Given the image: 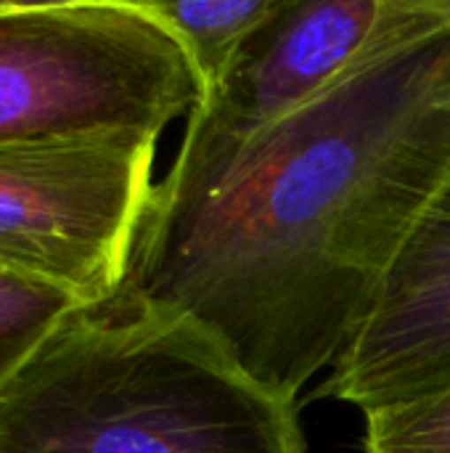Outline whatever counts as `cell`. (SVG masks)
Wrapping results in <instances>:
<instances>
[{
	"label": "cell",
	"mask_w": 450,
	"mask_h": 453,
	"mask_svg": "<svg viewBox=\"0 0 450 453\" xmlns=\"http://www.w3.org/2000/svg\"><path fill=\"white\" fill-rule=\"evenodd\" d=\"M450 180V0L379 40L178 210H146L122 295L210 329L297 403L363 326Z\"/></svg>",
	"instance_id": "obj_1"
},
{
	"label": "cell",
	"mask_w": 450,
	"mask_h": 453,
	"mask_svg": "<svg viewBox=\"0 0 450 453\" xmlns=\"http://www.w3.org/2000/svg\"><path fill=\"white\" fill-rule=\"evenodd\" d=\"M0 453H305L297 403L194 319L80 308L0 390Z\"/></svg>",
	"instance_id": "obj_2"
},
{
	"label": "cell",
	"mask_w": 450,
	"mask_h": 453,
	"mask_svg": "<svg viewBox=\"0 0 450 453\" xmlns=\"http://www.w3.org/2000/svg\"><path fill=\"white\" fill-rule=\"evenodd\" d=\"M202 98L188 53L146 0L0 3V146L162 135Z\"/></svg>",
	"instance_id": "obj_3"
},
{
	"label": "cell",
	"mask_w": 450,
	"mask_h": 453,
	"mask_svg": "<svg viewBox=\"0 0 450 453\" xmlns=\"http://www.w3.org/2000/svg\"><path fill=\"white\" fill-rule=\"evenodd\" d=\"M156 141L111 133L0 146V268L85 308L114 300L154 194Z\"/></svg>",
	"instance_id": "obj_4"
},
{
	"label": "cell",
	"mask_w": 450,
	"mask_h": 453,
	"mask_svg": "<svg viewBox=\"0 0 450 453\" xmlns=\"http://www.w3.org/2000/svg\"><path fill=\"white\" fill-rule=\"evenodd\" d=\"M430 5L432 0H281L191 111L180 151L154 186L149 210H178L212 194L252 141Z\"/></svg>",
	"instance_id": "obj_5"
},
{
	"label": "cell",
	"mask_w": 450,
	"mask_h": 453,
	"mask_svg": "<svg viewBox=\"0 0 450 453\" xmlns=\"http://www.w3.org/2000/svg\"><path fill=\"white\" fill-rule=\"evenodd\" d=\"M450 388V180L422 212L316 398L363 414Z\"/></svg>",
	"instance_id": "obj_6"
},
{
	"label": "cell",
	"mask_w": 450,
	"mask_h": 453,
	"mask_svg": "<svg viewBox=\"0 0 450 453\" xmlns=\"http://www.w3.org/2000/svg\"><path fill=\"white\" fill-rule=\"evenodd\" d=\"M146 5L180 40L207 96L228 74L244 42L278 11L281 0H146Z\"/></svg>",
	"instance_id": "obj_7"
},
{
	"label": "cell",
	"mask_w": 450,
	"mask_h": 453,
	"mask_svg": "<svg viewBox=\"0 0 450 453\" xmlns=\"http://www.w3.org/2000/svg\"><path fill=\"white\" fill-rule=\"evenodd\" d=\"M80 308L72 295L0 268V390Z\"/></svg>",
	"instance_id": "obj_8"
},
{
	"label": "cell",
	"mask_w": 450,
	"mask_h": 453,
	"mask_svg": "<svg viewBox=\"0 0 450 453\" xmlns=\"http://www.w3.org/2000/svg\"><path fill=\"white\" fill-rule=\"evenodd\" d=\"M366 453H450V388L366 414Z\"/></svg>",
	"instance_id": "obj_9"
}]
</instances>
